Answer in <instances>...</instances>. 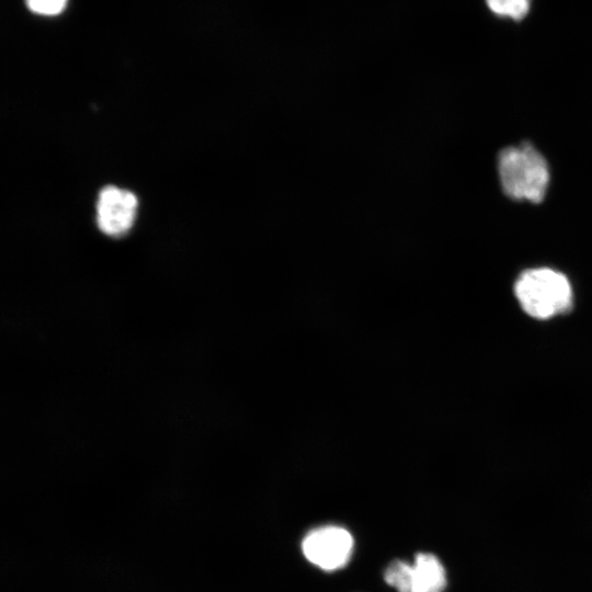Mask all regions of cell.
Wrapping results in <instances>:
<instances>
[{"instance_id": "1", "label": "cell", "mask_w": 592, "mask_h": 592, "mask_svg": "<svg viewBox=\"0 0 592 592\" xmlns=\"http://www.w3.org/2000/svg\"><path fill=\"white\" fill-rule=\"evenodd\" d=\"M501 189L515 201L539 203L549 184L545 157L530 143L503 148L497 158Z\"/></svg>"}, {"instance_id": "2", "label": "cell", "mask_w": 592, "mask_h": 592, "mask_svg": "<svg viewBox=\"0 0 592 592\" xmlns=\"http://www.w3.org/2000/svg\"><path fill=\"white\" fill-rule=\"evenodd\" d=\"M514 293L524 311L539 319L567 310L572 301L568 278L549 267L524 271L514 284Z\"/></svg>"}, {"instance_id": "3", "label": "cell", "mask_w": 592, "mask_h": 592, "mask_svg": "<svg viewBox=\"0 0 592 592\" xmlns=\"http://www.w3.org/2000/svg\"><path fill=\"white\" fill-rule=\"evenodd\" d=\"M384 579L398 592H444L447 584L444 566L429 553L417 554L413 565L392 560Z\"/></svg>"}, {"instance_id": "4", "label": "cell", "mask_w": 592, "mask_h": 592, "mask_svg": "<svg viewBox=\"0 0 592 592\" xmlns=\"http://www.w3.org/2000/svg\"><path fill=\"white\" fill-rule=\"evenodd\" d=\"M301 549L311 563L332 571L348 563L353 549V537L343 527L321 526L311 530L304 537Z\"/></svg>"}, {"instance_id": "5", "label": "cell", "mask_w": 592, "mask_h": 592, "mask_svg": "<svg viewBox=\"0 0 592 592\" xmlns=\"http://www.w3.org/2000/svg\"><path fill=\"white\" fill-rule=\"evenodd\" d=\"M138 201L125 189L109 185L103 187L96 202V224L102 232L112 237L126 234L136 218Z\"/></svg>"}, {"instance_id": "6", "label": "cell", "mask_w": 592, "mask_h": 592, "mask_svg": "<svg viewBox=\"0 0 592 592\" xmlns=\"http://www.w3.org/2000/svg\"><path fill=\"white\" fill-rule=\"evenodd\" d=\"M533 0H485L491 13L500 19L523 21L530 13Z\"/></svg>"}, {"instance_id": "7", "label": "cell", "mask_w": 592, "mask_h": 592, "mask_svg": "<svg viewBox=\"0 0 592 592\" xmlns=\"http://www.w3.org/2000/svg\"><path fill=\"white\" fill-rule=\"evenodd\" d=\"M27 9L38 15L56 16L62 13L68 0H24Z\"/></svg>"}]
</instances>
